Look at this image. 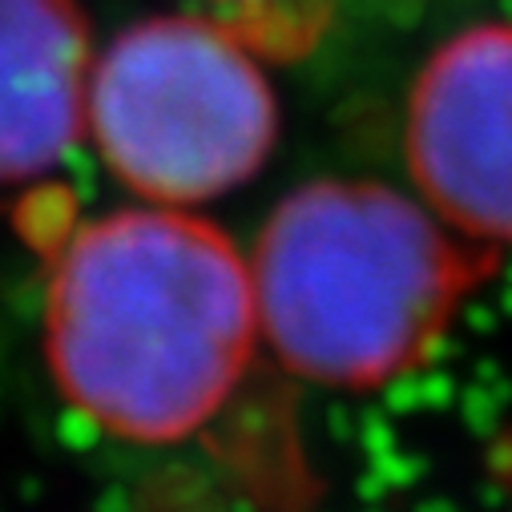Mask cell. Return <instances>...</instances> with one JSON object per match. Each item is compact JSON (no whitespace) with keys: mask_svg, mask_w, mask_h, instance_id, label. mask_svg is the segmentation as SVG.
Here are the masks:
<instances>
[{"mask_svg":"<svg viewBox=\"0 0 512 512\" xmlns=\"http://www.w3.org/2000/svg\"><path fill=\"white\" fill-rule=\"evenodd\" d=\"M259 339L250 263L178 206L81 222L45 295V355L73 412L109 436L170 444L238 388Z\"/></svg>","mask_w":512,"mask_h":512,"instance_id":"6da1fadb","label":"cell"},{"mask_svg":"<svg viewBox=\"0 0 512 512\" xmlns=\"http://www.w3.org/2000/svg\"><path fill=\"white\" fill-rule=\"evenodd\" d=\"M472 275L432 206L371 182L295 190L250 263L259 335L283 367L327 388H375L416 367Z\"/></svg>","mask_w":512,"mask_h":512,"instance_id":"7a4b0ae2","label":"cell"},{"mask_svg":"<svg viewBox=\"0 0 512 512\" xmlns=\"http://www.w3.org/2000/svg\"><path fill=\"white\" fill-rule=\"evenodd\" d=\"M279 109L254 53L218 21L150 17L121 29L89 73L85 138L154 206H194L254 178Z\"/></svg>","mask_w":512,"mask_h":512,"instance_id":"3957f363","label":"cell"},{"mask_svg":"<svg viewBox=\"0 0 512 512\" xmlns=\"http://www.w3.org/2000/svg\"><path fill=\"white\" fill-rule=\"evenodd\" d=\"M408 158L432 214L464 238L512 242V25L468 29L424 65Z\"/></svg>","mask_w":512,"mask_h":512,"instance_id":"277c9868","label":"cell"},{"mask_svg":"<svg viewBox=\"0 0 512 512\" xmlns=\"http://www.w3.org/2000/svg\"><path fill=\"white\" fill-rule=\"evenodd\" d=\"M89 73L81 0H0V186L45 178L85 138Z\"/></svg>","mask_w":512,"mask_h":512,"instance_id":"5b68a950","label":"cell"},{"mask_svg":"<svg viewBox=\"0 0 512 512\" xmlns=\"http://www.w3.org/2000/svg\"><path fill=\"white\" fill-rule=\"evenodd\" d=\"M226 5H254V0H226Z\"/></svg>","mask_w":512,"mask_h":512,"instance_id":"8992f818","label":"cell"}]
</instances>
